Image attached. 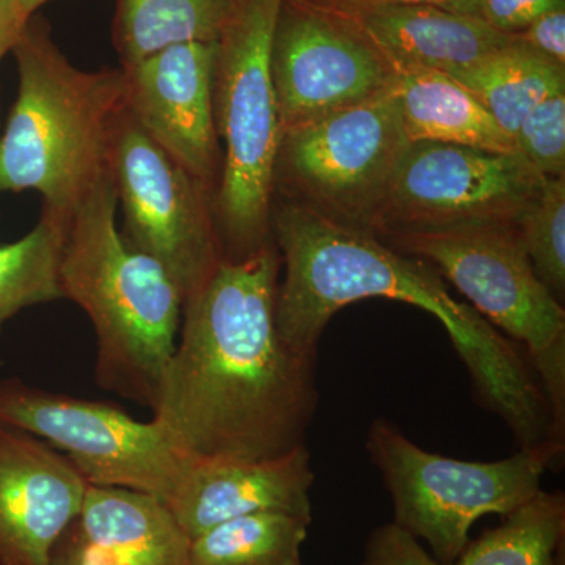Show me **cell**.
Segmentation results:
<instances>
[{"mask_svg":"<svg viewBox=\"0 0 565 565\" xmlns=\"http://www.w3.org/2000/svg\"><path fill=\"white\" fill-rule=\"evenodd\" d=\"M275 243L222 262L182 307L154 422L189 462L263 460L307 446L318 411V353L297 351L275 321Z\"/></svg>","mask_w":565,"mask_h":565,"instance_id":"1","label":"cell"},{"mask_svg":"<svg viewBox=\"0 0 565 565\" xmlns=\"http://www.w3.org/2000/svg\"><path fill=\"white\" fill-rule=\"evenodd\" d=\"M273 236L285 266L275 321L291 348L318 353L330 319L353 302L384 297L415 305L445 327L476 399L503 419L516 445L537 444L548 434L552 411L525 351L456 300L429 263L285 200L274 202Z\"/></svg>","mask_w":565,"mask_h":565,"instance_id":"2","label":"cell"},{"mask_svg":"<svg viewBox=\"0 0 565 565\" xmlns=\"http://www.w3.org/2000/svg\"><path fill=\"white\" fill-rule=\"evenodd\" d=\"M111 173L76 207L63 243V299L96 334L95 379L106 392L154 411L182 322V297L161 264L117 228Z\"/></svg>","mask_w":565,"mask_h":565,"instance_id":"3","label":"cell"},{"mask_svg":"<svg viewBox=\"0 0 565 565\" xmlns=\"http://www.w3.org/2000/svg\"><path fill=\"white\" fill-rule=\"evenodd\" d=\"M11 52L20 88L0 137V192H39L43 211L70 221L111 173L125 71L77 68L32 18Z\"/></svg>","mask_w":565,"mask_h":565,"instance_id":"4","label":"cell"},{"mask_svg":"<svg viewBox=\"0 0 565 565\" xmlns=\"http://www.w3.org/2000/svg\"><path fill=\"white\" fill-rule=\"evenodd\" d=\"M281 0H234L217 40L214 115L222 140L212 195L223 262H243L274 244V177L281 126L270 46Z\"/></svg>","mask_w":565,"mask_h":565,"instance_id":"5","label":"cell"},{"mask_svg":"<svg viewBox=\"0 0 565 565\" xmlns=\"http://www.w3.org/2000/svg\"><path fill=\"white\" fill-rule=\"evenodd\" d=\"M366 451L393 501L394 525L426 542L438 563H455L481 516H508L541 492L546 468L561 462L546 448L519 449L494 462H468L426 451L388 419L370 426Z\"/></svg>","mask_w":565,"mask_h":565,"instance_id":"6","label":"cell"},{"mask_svg":"<svg viewBox=\"0 0 565 565\" xmlns=\"http://www.w3.org/2000/svg\"><path fill=\"white\" fill-rule=\"evenodd\" d=\"M382 243L429 263L525 351L565 438V311L534 274L515 225L394 233Z\"/></svg>","mask_w":565,"mask_h":565,"instance_id":"7","label":"cell"},{"mask_svg":"<svg viewBox=\"0 0 565 565\" xmlns=\"http://www.w3.org/2000/svg\"><path fill=\"white\" fill-rule=\"evenodd\" d=\"M408 145L392 88L281 131L275 195L338 225L375 234Z\"/></svg>","mask_w":565,"mask_h":565,"instance_id":"8","label":"cell"},{"mask_svg":"<svg viewBox=\"0 0 565 565\" xmlns=\"http://www.w3.org/2000/svg\"><path fill=\"white\" fill-rule=\"evenodd\" d=\"M0 423L57 446L92 486L139 490L172 503L188 459L151 422H137L117 405L82 399L18 377L0 379Z\"/></svg>","mask_w":565,"mask_h":565,"instance_id":"9","label":"cell"},{"mask_svg":"<svg viewBox=\"0 0 565 565\" xmlns=\"http://www.w3.org/2000/svg\"><path fill=\"white\" fill-rule=\"evenodd\" d=\"M110 172L125 217L122 236L161 264L185 305L223 262L210 189L159 147L128 109L115 131Z\"/></svg>","mask_w":565,"mask_h":565,"instance_id":"10","label":"cell"},{"mask_svg":"<svg viewBox=\"0 0 565 565\" xmlns=\"http://www.w3.org/2000/svg\"><path fill=\"white\" fill-rule=\"evenodd\" d=\"M542 181L519 152L415 141L394 173L375 236L516 225Z\"/></svg>","mask_w":565,"mask_h":565,"instance_id":"11","label":"cell"},{"mask_svg":"<svg viewBox=\"0 0 565 565\" xmlns=\"http://www.w3.org/2000/svg\"><path fill=\"white\" fill-rule=\"evenodd\" d=\"M281 131L392 90L396 70L348 11L281 0L270 46Z\"/></svg>","mask_w":565,"mask_h":565,"instance_id":"12","label":"cell"},{"mask_svg":"<svg viewBox=\"0 0 565 565\" xmlns=\"http://www.w3.org/2000/svg\"><path fill=\"white\" fill-rule=\"evenodd\" d=\"M215 43H182L121 66L126 109L159 147L214 195L222 151L215 128Z\"/></svg>","mask_w":565,"mask_h":565,"instance_id":"13","label":"cell"},{"mask_svg":"<svg viewBox=\"0 0 565 565\" xmlns=\"http://www.w3.org/2000/svg\"><path fill=\"white\" fill-rule=\"evenodd\" d=\"M87 487L68 457L0 423V565H51Z\"/></svg>","mask_w":565,"mask_h":565,"instance_id":"14","label":"cell"},{"mask_svg":"<svg viewBox=\"0 0 565 565\" xmlns=\"http://www.w3.org/2000/svg\"><path fill=\"white\" fill-rule=\"evenodd\" d=\"M315 473L307 446L263 460L191 462L169 504L189 537L255 512L311 515Z\"/></svg>","mask_w":565,"mask_h":565,"instance_id":"15","label":"cell"},{"mask_svg":"<svg viewBox=\"0 0 565 565\" xmlns=\"http://www.w3.org/2000/svg\"><path fill=\"white\" fill-rule=\"evenodd\" d=\"M322 3V2H321ZM362 25L394 70L456 76L511 43L476 14L427 6L337 7Z\"/></svg>","mask_w":565,"mask_h":565,"instance_id":"16","label":"cell"},{"mask_svg":"<svg viewBox=\"0 0 565 565\" xmlns=\"http://www.w3.org/2000/svg\"><path fill=\"white\" fill-rule=\"evenodd\" d=\"M565 546V494L541 490L503 523L470 542L455 563H438L394 523L375 527L359 565H556Z\"/></svg>","mask_w":565,"mask_h":565,"instance_id":"17","label":"cell"},{"mask_svg":"<svg viewBox=\"0 0 565 565\" xmlns=\"http://www.w3.org/2000/svg\"><path fill=\"white\" fill-rule=\"evenodd\" d=\"M76 525L111 565H189L192 539L154 494L88 484Z\"/></svg>","mask_w":565,"mask_h":565,"instance_id":"18","label":"cell"},{"mask_svg":"<svg viewBox=\"0 0 565 565\" xmlns=\"http://www.w3.org/2000/svg\"><path fill=\"white\" fill-rule=\"evenodd\" d=\"M411 143L434 141L490 152H519L515 140L460 82L433 70H396L393 85Z\"/></svg>","mask_w":565,"mask_h":565,"instance_id":"19","label":"cell"},{"mask_svg":"<svg viewBox=\"0 0 565 565\" xmlns=\"http://www.w3.org/2000/svg\"><path fill=\"white\" fill-rule=\"evenodd\" d=\"M451 77L492 114L512 139L539 103L565 92V66L527 50L514 36L501 50Z\"/></svg>","mask_w":565,"mask_h":565,"instance_id":"20","label":"cell"},{"mask_svg":"<svg viewBox=\"0 0 565 565\" xmlns=\"http://www.w3.org/2000/svg\"><path fill=\"white\" fill-rule=\"evenodd\" d=\"M234 0H118L114 39L121 66L182 43H215Z\"/></svg>","mask_w":565,"mask_h":565,"instance_id":"21","label":"cell"},{"mask_svg":"<svg viewBox=\"0 0 565 565\" xmlns=\"http://www.w3.org/2000/svg\"><path fill=\"white\" fill-rule=\"evenodd\" d=\"M311 515L255 512L192 539L189 565H302Z\"/></svg>","mask_w":565,"mask_h":565,"instance_id":"22","label":"cell"},{"mask_svg":"<svg viewBox=\"0 0 565 565\" xmlns=\"http://www.w3.org/2000/svg\"><path fill=\"white\" fill-rule=\"evenodd\" d=\"M68 222L43 211L32 232L0 245V330L24 308L63 299L58 269Z\"/></svg>","mask_w":565,"mask_h":565,"instance_id":"23","label":"cell"},{"mask_svg":"<svg viewBox=\"0 0 565 565\" xmlns=\"http://www.w3.org/2000/svg\"><path fill=\"white\" fill-rule=\"evenodd\" d=\"M520 243L539 280L557 302L565 299V177L544 178L516 222Z\"/></svg>","mask_w":565,"mask_h":565,"instance_id":"24","label":"cell"},{"mask_svg":"<svg viewBox=\"0 0 565 565\" xmlns=\"http://www.w3.org/2000/svg\"><path fill=\"white\" fill-rule=\"evenodd\" d=\"M520 156L544 178L565 177V92L537 104L515 132Z\"/></svg>","mask_w":565,"mask_h":565,"instance_id":"25","label":"cell"},{"mask_svg":"<svg viewBox=\"0 0 565 565\" xmlns=\"http://www.w3.org/2000/svg\"><path fill=\"white\" fill-rule=\"evenodd\" d=\"M557 9H565V0H479L478 17L494 31L515 35Z\"/></svg>","mask_w":565,"mask_h":565,"instance_id":"26","label":"cell"},{"mask_svg":"<svg viewBox=\"0 0 565 565\" xmlns=\"http://www.w3.org/2000/svg\"><path fill=\"white\" fill-rule=\"evenodd\" d=\"M516 43L544 55L548 61L565 66V9L542 14L522 32L515 33Z\"/></svg>","mask_w":565,"mask_h":565,"instance_id":"27","label":"cell"},{"mask_svg":"<svg viewBox=\"0 0 565 565\" xmlns=\"http://www.w3.org/2000/svg\"><path fill=\"white\" fill-rule=\"evenodd\" d=\"M51 565H111L99 556L82 537L79 527L74 520L73 525L65 531L61 541L54 546Z\"/></svg>","mask_w":565,"mask_h":565,"instance_id":"28","label":"cell"},{"mask_svg":"<svg viewBox=\"0 0 565 565\" xmlns=\"http://www.w3.org/2000/svg\"><path fill=\"white\" fill-rule=\"evenodd\" d=\"M31 18L22 10L20 0H0V62L13 51Z\"/></svg>","mask_w":565,"mask_h":565,"instance_id":"29","label":"cell"},{"mask_svg":"<svg viewBox=\"0 0 565 565\" xmlns=\"http://www.w3.org/2000/svg\"><path fill=\"white\" fill-rule=\"evenodd\" d=\"M332 7L427 6L478 17L479 0H316Z\"/></svg>","mask_w":565,"mask_h":565,"instance_id":"30","label":"cell"},{"mask_svg":"<svg viewBox=\"0 0 565 565\" xmlns=\"http://www.w3.org/2000/svg\"><path fill=\"white\" fill-rule=\"evenodd\" d=\"M22 10L25 11V13L29 14V17H32L33 13H35L36 10L41 9V7L44 6V3L50 2V0H20Z\"/></svg>","mask_w":565,"mask_h":565,"instance_id":"31","label":"cell"},{"mask_svg":"<svg viewBox=\"0 0 565 565\" xmlns=\"http://www.w3.org/2000/svg\"><path fill=\"white\" fill-rule=\"evenodd\" d=\"M556 565H565V546L561 548L559 556H557Z\"/></svg>","mask_w":565,"mask_h":565,"instance_id":"32","label":"cell"}]
</instances>
